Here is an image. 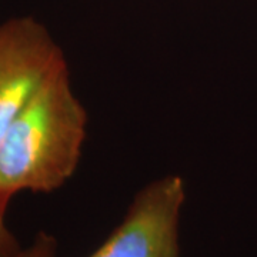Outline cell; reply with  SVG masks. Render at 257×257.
Wrapping results in <instances>:
<instances>
[{
	"instance_id": "cell-4",
	"label": "cell",
	"mask_w": 257,
	"mask_h": 257,
	"mask_svg": "<svg viewBox=\"0 0 257 257\" xmlns=\"http://www.w3.org/2000/svg\"><path fill=\"white\" fill-rule=\"evenodd\" d=\"M59 243L53 234L39 231L26 247H22L10 257H57Z\"/></svg>"
},
{
	"instance_id": "cell-2",
	"label": "cell",
	"mask_w": 257,
	"mask_h": 257,
	"mask_svg": "<svg viewBox=\"0 0 257 257\" xmlns=\"http://www.w3.org/2000/svg\"><path fill=\"white\" fill-rule=\"evenodd\" d=\"M187 186L177 173L160 176L133 196L110 234L84 257H182L180 220Z\"/></svg>"
},
{
	"instance_id": "cell-3",
	"label": "cell",
	"mask_w": 257,
	"mask_h": 257,
	"mask_svg": "<svg viewBox=\"0 0 257 257\" xmlns=\"http://www.w3.org/2000/svg\"><path fill=\"white\" fill-rule=\"evenodd\" d=\"M64 63L62 47L39 19L26 15L0 22V139Z\"/></svg>"
},
{
	"instance_id": "cell-1",
	"label": "cell",
	"mask_w": 257,
	"mask_h": 257,
	"mask_svg": "<svg viewBox=\"0 0 257 257\" xmlns=\"http://www.w3.org/2000/svg\"><path fill=\"white\" fill-rule=\"evenodd\" d=\"M89 116L69 63L56 69L0 139V206L22 192L53 193L80 165Z\"/></svg>"
},
{
	"instance_id": "cell-5",
	"label": "cell",
	"mask_w": 257,
	"mask_h": 257,
	"mask_svg": "<svg viewBox=\"0 0 257 257\" xmlns=\"http://www.w3.org/2000/svg\"><path fill=\"white\" fill-rule=\"evenodd\" d=\"M6 210L0 206V257H10L22 248L18 237L6 224Z\"/></svg>"
}]
</instances>
